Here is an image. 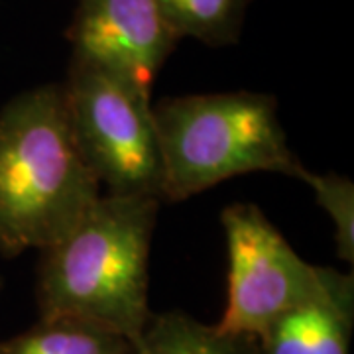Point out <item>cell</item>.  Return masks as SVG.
<instances>
[{
  "instance_id": "6da1fadb",
  "label": "cell",
  "mask_w": 354,
  "mask_h": 354,
  "mask_svg": "<svg viewBox=\"0 0 354 354\" xmlns=\"http://www.w3.org/2000/svg\"><path fill=\"white\" fill-rule=\"evenodd\" d=\"M160 205L153 197L101 195L39 252V315L85 319L138 341L153 315L148 270Z\"/></svg>"
},
{
  "instance_id": "7a4b0ae2",
  "label": "cell",
  "mask_w": 354,
  "mask_h": 354,
  "mask_svg": "<svg viewBox=\"0 0 354 354\" xmlns=\"http://www.w3.org/2000/svg\"><path fill=\"white\" fill-rule=\"evenodd\" d=\"M101 195L71 130L62 83L28 88L0 109V256L41 252Z\"/></svg>"
},
{
  "instance_id": "3957f363",
  "label": "cell",
  "mask_w": 354,
  "mask_h": 354,
  "mask_svg": "<svg viewBox=\"0 0 354 354\" xmlns=\"http://www.w3.org/2000/svg\"><path fill=\"white\" fill-rule=\"evenodd\" d=\"M164 167V203H181L246 174H279L304 181L278 101L254 91L167 97L152 104Z\"/></svg>"
},
{
  "instance_id": "277c9868",
  "label": "cell",
  "mask_w": 354,
  "mask_h": 354,
  "mask_svg": "<svg viewBox=\"0 0 354 354\" xmlns=\"http://www.w3.org/2000/svg\"><path fill=\"white\" fill-rule=\"evenodd\" d=\"M77 144L111 195L164 203V167L150 95L97 65L73 59L62 83Z\"/></svg>"
},
{
  "instance_id": "5b68a950",
  "label": "cell",
  "mask_w": 354,
  "mask_h": 354,
  "mask_svg": "<svg viewBox=\"0 0 354 354\" xmlns=\"http://www.w3.org/2000/svg\"><path fill=\"white\" fill-rule=\"evenodd\" d=\"M228 254L227 307L215 327L260 339L266 329L305 301L321 283L311 266L254 203H232L221 215Z\"/></svg>"
},
{
  "instance_id": "8992f818",
  "label": "cell",
  "mask_w": 354,
  "mask_h": 354,
  "mask_svg": "<svg viewBox=\"0 0 354 354\" xmlns=\"http://www.w3.org/2000/svg\"><path fill=\"white\" fill-rule=\"evenodd\" d=\"M67 38L73 59L106 69L148 95L177 44L158 0H79Z\"/></svg>"
},
{
  "instance_id": "52a82bcc",
  "label": "cell",
  "mask_w": 354,
  "mask_h": 354,
  "mask_svg": "<svg viewBox=\"0 0 354 354\" xmlns=\"http://www.w3.org/2000/svg\"><path fill=\"white\" fill-rule=\"evenodd\" d=\"M354 276L325 268L305 301L272 323L258 339V354H351Z\"/></svg>"
},
{
  "instance_id": "ba28073f",
  "label": "cell",
  "mask_w": 354,
  "mask_h": 354,
  "mask_svg": "<svg viewBox=\"0 0 354 354\" xmlns=\"http://www.w3.org/2000/svg\"><path fill=\"white\" fill-rule=\"evenodd\" d=\"M134 342L85 319L39 315L24 333L0 342V354H130Z\"/></svg>"
},
{
  "instance_id": "9c48e42d",
  "label": "cell",
  "mask_w": 354,
  "mask_h": 354,
  "mask_svg": "<svg viewBox=\"0 0 354 354\" xmlns=\"http://www.w3.org/2000/svg\"><path fill=\"white\" fill-rule=\"evenodd\" d=\"M130 354H258V341L227 335L181 311H167L150 317Z\"/></svg>"
},
{
  "instance_id": "30bf717a",
  "label": "cell",
  "mask_w": 354,
  "mask_h": 354,
  "mask_svg": "<svg viewBox=\"0 0 354 354\" xmlns=\"http://www.w3.org/2000/svg\"><path fill=\"white\" fill-rule=\"evenodd\" d=\"M248 0H158L177 39L230 46L241 36Z\"/></svg>"
},
{
  "instance_id": "8fae6325",
  "label": "cell",
  "mask_w": 354,
  "mask_h": 354,
  "mask_svg": "<svg viewBox=\"0 0 354 354\" xmlns=\"http://www.w3.org/2000/svg\"><path fill=\"white\" fill-rule=\"evenodd\" d=\"M304 183L311 187L317 205L333 223L337 256L342 262L354 264V183L335 171L315 174L311 169Z\"/></svg>"
},
{
  "instance_id": "7c38bea8",
  "label": "cell",
  "mask_w": 354,
  "mask_h": 354,
  "mask_svg": "<svg viewBox=\"0 0 354 354\" xmlns=\"http://www.w3.org/2000/svg\"><path fill=\"white\" fill-rule=\"evenodd\" d=\"M0 286H2V279H0Z\"/></svg>"
}]
</instances>
